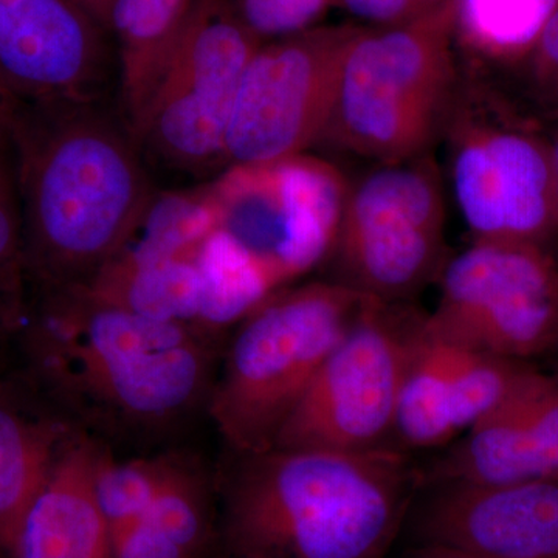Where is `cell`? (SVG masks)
<instances>
[{
	"mask_svg": "<svg viewBox=\"0 0 558 558\" xmlns=\"http://www.w3.org/2000/svg\"><path fill=\"white\" fill-rule=\"evenodd\" d=\"M81 429L61 411L0 380V558H11L22 520L62 449Z\"/></svg>",
	"mask_w": 558,
	"mask_h": 558,
	"instance_id": "cell-17",
	"label": "cell"
},
{
	"mask_svg": "<svg viewBox=\"0 0 558 558\" xmlns=\"http://www.w3.org/2000/svg\"><path fill=\"white\" fill-rule=\"evenodd\" d=\"M368 301L326 279L278 290L238 323L207 402L209 417L234 454L274 447Z\"/></svg>",
	"mask_w": 558,
	"mask_h": 558,
	"instance_id": "cell-4",
	"label": "cell"
},
{
	"mask_svg": "<svg viewBox=\"0 0 558 558\" xmlns=\"http://www.w3.org/2000/svg\"><path fill=\"white\" fill-rule=\"evenodd\" d=\"M457 0L396 27H363L341 70L322 143L379 165L428 154L459 81Z\"/></svg>",
	"mask_w": 558,
	"mask_h": 558,
	"instance_id": "cell-5",
	"label": "cell"
},
{
	"mask_svg": "<svg viewBox=\"0 0 558 558\" xmlns=\"http://www.w3.org/2000/svg\"><path fill=\"white\" fill-rule=\"evenodd\" d=\"M13 171L28 278L39 290L87 284L156 191L137 142L101 102L22 105Z\"/></svg>",
	"mask_w": 558,
	"mask_h": 558,
	"instance_id": "cell-2",
	"label": "cell"
},
{
	"mask_svg": "<svg viewBox=\"0 0 558 558\" xmlns=\"http://www.w3.org/2000/svg\"><path fill=\"white\" fill-rule=\"evenodd\" d=\"M553 355H556V357L558 359V341L556 349H554Z\"/></svg>",
	"mask_w": 558,
	"mask_h": 558,
	"instance_id": "cell-31",
	"label": "cell"
},
{
	"mask_svg": "<svg viewBox=\"0 0 558 558\" xmlns=\"http://www.w3.org/2000/svg\"><path fill=\"white\" fill-rule=\"evenodd\" d=\"M216 229V209L207 186L154 191L130 236L110 260L148 263L196 256ZM109 260V263H110Z\"/></svg>",
	"mask_w": 558,
	"mask_h": 558,
	"instance_id": "cell-21",
	"label": "cell"
},
{
	"mask_svg": "<svg viewBox=\"0 0 558 558\" xmlns=\"http://www.w3.org/2000/svg\"><path fill=\"white\" fill-rule=\"evenodd\" d=\"M263 43L231 0H197L134 132L142 153L182 171L226 167L231 109Z\"/></svg>",
	"mask_w": 558,
	"mask_h": 558,
	"instance_id": "cell-9",
	"label": "cell"
},
{
	"mask_svg": "<svg viewBox=\"0 0 558 558\" xmlns=\"http://www.w3.org/2000/svg\"><path fill=\"white\" fill-rule=\"evenodd\" d=\"M197 0H113L108 31L119 53L123 123L132 137Z\"/></svg>",
	"mask_w": 558,
	"mask_h": 558,
	"instance_id": "cell-18",
	"label": "cell"
},
{
	"mask_svg": "<svg viewBox=\"0 0 558 558\" xmlns=\"http://www.w3.org/2000/svg\"><path fill=\"white\" fill-rule=\"evenodd\" d=\"M421 473L422 484L558 478V369H535L497 411Z\"/></svg>",
	"mask_w": 558,
	"mask_h": 558,
	"instance_id": "cell-15",
	"label": "cell"
},
{
	"mask_svg": "<svg viewBox=\"0 0 558 558\" xmlns=\"http://www.w3.org/2000/svg\"><path fill=\"white\" fill-rule=\"evenodd\" d=\"M348 186L336 165L303 153L229 165L208 189L216 229L281 290L328 260Z\"/></svg>",
	"mask_w": 558,
	"mask_h": 558,
	"instance_id": "cell-10",
	"label": "cell"
},
{
	"mask_svg": "<svg viewBox=\"0 0 558 558\" xmlns=\"http://www.w3.org/2000/svg\"><path fill=\"white\" fill-rule=\"evenodd\" d=\"M558 0H457V47L473 61L531 57Z\"/></svg>",
	"mask_w": 558,
	"mask_h": 558,
	"instance_id": "cell-22",
	"label": "cell"
},
{
	"mask_svg": "<svg viewBox=\"0 0 558 558\" xmlns=\"http://www.w3.org/2000/svg\"><path fill=\"white\" fill-rule=\"evenodd\" d=\"M102 446L73 435L22 520L11 558H113L112 535L94 495Z\"/></svg>",
	"mask_w": 558,
	"mask_h": 558,
	"instance_id": "cell-16",
	"label": "cell"
},
{
	"mask_svg": "<svg viewBox=\"0 0 558 558\" xmlns=\"http://www.w3.org/2000/svg\"><path fill=\"white\" fill-rule=\"evenodd\" d=\"M138 523L186 558L199 557L208 546L213 529L204 470L191 459L182 458Z\"/></svg>",
	"mask_w": 558,
	"mask_h": 558,
	"instance_id": "cell-23",
	"label": "cell"
},
{
	"mask_svg": "<svg viewBox=\"0 0 558 558\" xmlns=\"http://www.w3.org/2000/svg\"><path fill=\"white\" fill-rule=\"evenodd\" d=\"M250 31L266 40L317 27L336 0H231Z\"/></svg>",
	"mask_w": 558,
	"mask_h": 558,
	"instance_id": "cell-26",
	"label": "cell"
},
{
	"mask_svg": "<svg viewBox=\"0 0 558 558\" xmlns=\"http://www.w3.org/2000/svg\"><path fill=\"white\" fill-rule=\"evenodd\" d=\"M20 336L33 387L89 433L160 435L205 407L218 337L81 288L39 290Z\"/></svg>",
	"mask_w": 558,
	"mask_h": 558,
	"instance_id": "cell-1",
	"label": "cell"
},
{
	"mask_svg": "<svg viewBox=\"0 0 558 558\" xmlns=\"http://www.w3.org/2000/svg\"><path fill=\"white\" fill-rule=\"evenodd\" d=\"M196 256L148 263L110 260L80 288L146 317L208 332L205 328V282Z\"/></svg>",
	"mask_w": 558,
	"mask_h": 558,
	"instance_id": "cell-20",
	"label": "cell"
},
{
	"mask_svg": "<svg viewBox=\"0 0 558 558\" xmlns=\"http://www.w3.org/2000/svg\"><path fill=\"white\" fill-rule=\"evenodd\" d=\"M409 515L417 545L480 558H558V478L424 483Z\"/></svg>",
	"mask_w": 558,
	"mask_h": 558,
	"instance_id": "cell-14",
	"label": "cell"
},
{
	"mask_svg": "<svg viewBox=\"0 0 558 558\" xmlns=\"http://www.w3.org/2000/svg\"><path fill=\"white\" fill-rule=\"evenodd\" d=\"M405 558H480L446 546L417 545Z\"/></svg>",
	"mask_w": 558,
	"mask_h": 558,
	"instance_id": "cell-29",
	"label": "cell"
},
{
	"mask_svg": "<svg viewBox=\"0 0 558 558\" xmlns=\"http://www.w3.org/2000/svg\"><path fill=\"white\" fill-rule=\"evenodd\" d=\"M461 436L457 344L436 336L425 319L400 391L395 446L410 453L449 446Z\"/></svg>",
	"mask_w": 558,
	"mask_h": 558,
	"instance_id": "cell-19",
	"label": "cell"
},
{
	"mask_svg": "<svg viewBox=\"0 0 558 558\" xmlns=\"http://www.w3.org/2000/svg\"><path fill=\"white\" fill-rule=\"evenodd\" d=\"M428 328L461 347L534 362L558 341V255L524 242L472 241L447 260Z\"/></svg>",
	"mask_w": 558,
	"mask_h": 558,
	"instance_id": "cell-11",
	"label": "cell"
},
{
	"mask_svg": "<svg viewBox=\"0 0 558 558\" xmlns=\"http://www.w3.org/2000/svg\"><path fill=\"white\" fill-rule=\"evenodd\" d=\"M363 27L319 24L260 44L231 109L226 167L289 159L322 143L341 70Z\"/></svg>",
	"mask_w": 558,
	"mask_h": 558,
	"instance_id": "cell-12",
	"label": "cell"
},
{
	"mask_svg": "<svg viewBox=\"0 0 558 558\" xmlns=\"http://www.w3.org/2000/svg\"><path fill=\"white\" fill-rule=\"evenodd\" d=\"M550 150H553L554 172H556L557 202H558V132L549 138Z\"/></svg>",
	"mask_w": 558,
	"mask_h": 558,
	"instance_id": "cell-30",
	"label": "cell"
},
{
	"mask_svg": "<svg viewBox=\"0 0 558 558\" xmlns=\"http://www.w3.org/2000/svg\"><path fill=\"white\" fill-rule=\"evenodd\" d=\"M109 38L76 0H0V86L21 105L101 102Z\"/></svg>",
	"mask_w": 558,
	"mask_h": 558,
	"instance_id": "cell-13",
	"label": "cell"
},
{
	"mask_svg": "<svg viewBox=\"0 0 558 558\" xmlns=\"http://www.w3.org/2000/svg\"><path fill=\"white\" fill-rule=\"evenodd\" d=\"M28 282L13 161H7L0 163V343L24 329Z\"/></svg>",
	"mask_w": 558,
	"mask_h": 558,
	"instance_id": "cell-25",
	"label": "cell"
},
{
	"mask_svg": "<svg viewBox=\"0 0 558 558\" xmlns=\"http://www.w3.org/2000/svg\"><path fill=\"white\" fill-rule=\"evenodd\" d=\"M21 102L0 86V163L13 161V135Z\"/></svg>",
	"mask_w": 558,
	"mask_h": 558,
	"instance_id": "cell-28",
	"label": "cell"
},
{
	"mask_svg": "<svg viewBox=\"0 0 558 558\" xmlns=\"http://www.w3.org/2000/svg\"><path fill=\"white\" fill-rule=\"evenodd\" d=\"M425 319L427 314L410 303L369 300L330 351L274 447L352 453L396 447L400 391Z\"/></svg>",
	"mask_w": 558,
	"mask_h": 558,
	"instance_id": "cell-8",
	"label": "cell"
},
{
	"mask_svg": "<svg viewBox=\"0 0 558 558\" xmlns=\"http://www.w3.org/2000/svg\"><path fill=\"white\" fill-rule=\"evenodd\" d=\"M442 135L454 201L472 241L554 248L558 202L549 138L517 123L473 69L459 75Z\"/></svg>",
	"mask_w": 558,
	"mask_h": 558,
	"instance_id": "cell-6",
	"label": "cell"
},
{
	"mask_svg": "<svg viewBox=\"0 0 558 558\" xmlns=\"http://www.w3.org/2000/svg\"><path fill=\"white\" fill-rule=\"evenodd\" d=\"M182 458L159 454L120 461L102 449L94 473V495L110 535L145 515Z\"/></svg>",
	"mask_w": 558,
	"mask_h": 558,
	"instance_id": "cell-24",
	"label": "cell"
},
{
	"mask_svg": "<svg viewBox=\"0 0 558 558\" xmlns=\"http://www.w3.org/2000/svg\"><path fill=\"white\" fill-rule=\"evenodd\" d=\"M223 529L241 558H385L422 484L409 451L234 454Z\"/></svg>",
	"mask_w": 558,
	"mask_h": 558,
	"instance_id": "cell-3",
	"label": "cell"
},
{
	"mask_svg": "<svg viewBox=\"0 0 558 558\" xmlns=\"http://www.w3.org/2000/svg\"><path fill=\"white\" fill-rule=\"evenodd\" d=\"M446 199L429 154L379 165L348 186L326 264L330 281L381 303H410L446 267Z\"/></svg>",
	"mask_w": 558,
	"mask_h": 558,
	"instance_id": "cell-7",
	"label": "cell"
},
{
	"mask_svg": "<svg viewBox=\"0 0 558 558\" xmlns=\"http://www.w3.org/2000/svg\"><path fill=\"white\" fill-rule=\"evenodd\" d=\"M336 5L369 24L366 27H396L425 16L413 0H336Z\"/></svg>",
	"mask_w": 558,
	"mask_h": 558,
	"instance_id": "cell-27",
	"label": "cell"
}]
</instances>
